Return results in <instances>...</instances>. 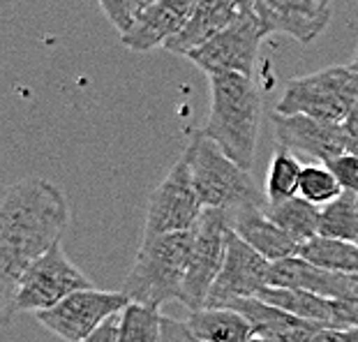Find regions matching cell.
I'll use <instances>...</instances> for the list:
<instances>
[{
	"instance_id": "obj_1",
	"label": "cell",
	"mask_w": 358,
	"mask_h": 342,
	"mask_svg": "<svg viewBox=\"0 0 358 342\" xmlns=\"http://www.w3.org/2000/svg\"><path fill=\"white\" fill-rule=\"evenodd\" d=\"M72 225L65 192L47 178L30 176L7 187L0 204V308L10 310L19 278L63 241Z\"/></svg>"
},
{
	"instance_id": "obj_2",
	"label": "cell",
	"mask_w": 358,
	"mask_h": 342,
	"mask_svg": "<svg viewBox=\"0 0 358 342\" xmlns=\"http://www.w3.org/2000/svg\"><path fill=\"white\" fill-rule=\"evenodd\" d=\"M210 79V113L203 134L215 141L245 171H252L262 100L250 77L243 74H213Z\"/></svg>"
},
{
	"instance_id": "obj_3",
	"label": "cell",
	"mask_w": 358,
	"mask_h": 342,
	"mask_svg": "<svg viewBox=\"0 0 358 342\" xmlns=\"http://www.w3.org/2000/svg\"><path fill=\"white\" fill-rule=\"evenodd\" d=\"M192 238L194 229L141 241L134 266L120 290L129 303L162 310L164 303L180 301L189 252H192Z\"/></svg>"
},
{
	"instance_id": "obj_4",
	"label": "cell",
	"mask_w": 358,
	"mask_h": 342,
	"mask_svg": "<svg viewBox=\"0 0 358 342\" xmlns=\"http://www.w3.org/2000/svg\"><path fill=\"white\" fill-rule=\"evenodd\" d=\"M182 159L189 166L192 183L203 208L236 213L250 206H264L250 171L227 157L224 150L201 130L189 132Z\"/></svg>"
},
{
	"instance_id": "obj_5",
	"label": "cell",
	"mask_w": 358,
	"mask_h": 342,
	"mask_svg": "<svg viewBox=\"0 0 358 342\" xmlns=\"http://www.w3.org/2000/svg\"><path fill=\"white\" fill-rule=\"evenodd\" d=\"M358 104V77L349 65L296 77L287 83L275 113L282 116H308L324 123L342 125Z\"/></svg>"
},
{
	"instance_id": "obj_6",
	"label": "cell",
	"mask_w": 358,
	"mask_h": 342,
	"mask_svg": "<svg viewBox=\"0 0 358 342\" xmlns=\"http://www.w3.org/2000/svg\"><path fill=\"white\" fill-rule=\"evenodd\" d=\"M93 283L79 271V266L65 255L63 245H53L47 255L33 262L19 278L12 303L3 322H10L14 315L33 313L40 315L44 310L56 308L74 292L90 290Z\"/></svg>"
},
{
	"instance_id": "obj_7",
	"label": "cell",
	"mask_w": 358,
	"mask_h": 342,
	"mask_svg": "<svg viewBox=\"0 0 358 342\" xmlns=\"http://www.w3.org/2000/svg\"><path fill=\"white\" fill-rule=\"evenodd\" d=\"M229 231H231V213L217 208H206L201 220L194 227L187 278L180 294V303L189 313H196V310L206 308L208 294L224 266Z\"/></svg>"
},
{
	"instance_id": "obj_8",
	"label": "cell",
	"mask_w": 358,
	"mask_h": 342,
	"mask_svg": "<svg viewBox=\"0 0 358 342\" xmlns=\"http://www.w3.org/2000/svg\"><path fill=\"white\" fill-rule=\"evenodd\" d=\"M203 204L196 194L192 173L185 159H178L171 166L146 204V222H143V238L166 236V234H182L194 229L203 215Z\"/></svg>"
},
{
	"instance_id": "obj_9",
	"label": "cell",
	"mask_w": 358,
	"mask_h": 342,
	"mask_svg": "<svg viewBox=\"0 0 358 342\" xmlns=\"http://www.w3.org/2000/svg\"><path fill=\"white\" fill-rule=\"evenodd\" d=\"M129 306L123 292L81 290L67 296L56 308L35 315L37 324L65 342H83L97 333L109 319L118 317Z\"/></svg>"
},
{
	"instance_id": "obj_10",
	"label": "cell",
	"mask_w": 358,
	"mask_h": 342,
	"mask_svg": "<svg viewBox=\"0 0 358 342\" xmlns=\"http://www.w3.org/2000/svg\"><path fill=\"white\" fill-rule=\"evenodd\" d=\"M262 42V26H259L255 10H250L236 24L215 35L210 42H206L203 47L187 53L185 58L192 60L208 77L213 74H243V77L252 79Z\"/></svg>"
},
{
	"instance_id": "obj_11",
	"label": "cell",
	"mask_w": 358,
	"mask_h": 342,
	"mask_svg": "<svg viewBox=\"0 0 358 342\" xmlns=\"http://www.w3.org/2000/svg\"><path fill=\"white\" fill-rule=\"evenodd\" d=\"M266 287H271V262L231 229L224 266L208 294L206 308H231L238 301L259 299Z\"/></svg>"
},
{
	"instance_id": "obj_12",
	"label": "cell",
	"mask_w": 358,
	"mask_h": 342,
	"mask_svg": "<svg viewBox=\"0 0 358 342\" xmlns=\"http://www.w3.org/2000/svg\"><path fill=\"white\" fill-rule=\"evenodd\" d=\"M252 10L264 37L289 35L310 44L329 26L333 5L324 0H252Z\"/></svg>"
},
{
	"instance_id": "obj_13",
	"label": "cell",
	"mask_w": 358,
	"mask_h": 342,
	"mask_svg": "<svg viewBox=\"0 0 358 342\" xmlns=\"http://www.w3.org/2000/svg\"><path fill=\"white\" fill-rule=\"evenodd\" d=\"M273 127H275V146L315 157L322 164H331L335 157L347 153L342 125L324 123V120L308 116L275 113Z\"/></svg>"
},
{
	"instance_id": "obj_14",
	"label": "cell",
	"mask_w": 358,
	"mask_h": 342,
	"mask_svg": "<svg viewBox=\"0 0 358 342\" xmlns=\"http://www.w3.org/2000/svg\"><path fill=\"white\" fill-rule=\"evenodd\" d=\"M199 3L201 0H155L136 14L134 24L120 35V42L132 51L166 47V42L185 28Z\"/></svg>"
},
{
	"instance_id": "obj_15",
	"label": "cell",
	"mask_w": 358,
	"mask_h": 342,
	"mask_svg": "<svg viewBox=\"0 0 358 342\" xmlns=\"http://www.w3.org/2000/svg\"><path fill=\"white\" fill-rule=\"evenodd\" d=\"M271 287L303 290L335 301H358V278L319 269L299 255L271 264Z\"/></svg>"
},
{
	"instance_id": "obj_16",
	"label": "cell",
	"mask_w": 358,
	"mask_h": 342,
	"mask_svg": "<svg viewBox=\"0 0 358 342\" xmlns=\"http://www.w3.org/2000/svg\"><path fill=\"white\" fill-rule=\"evenodd\" d=\"M252 10V0H201L185 28L166 42V51L187 56Z\"/></svg>"
},
{
	"instance_id": "obj_17",
	"label": "cell",
	"mask_w": 358,
	"mask_h": 342,
	"mask_svg": "<svg viewBox=\"0 0 358 342\" xmlns=\"http://www.w3.org/2000/svg\"><path fill=\"white\" fill-rule=\"evenodd\" d=\"M231 308L248 317V322L255 329V338H264L271 342H312L324 331V326L306 322V319L259 299L238 301Z\"/></svg>"
},
{
	"instance_id": "obj_18",
	"label": "cell",
	"mask_w": 358,
	"mask_h": 342,
	"mask_svg": "<svg viewBox=\"0 0 358 342\" xmlns=\"http://www.w3.org/2000/svg\"><path fill=\"white\" fill-rule=\"evenodd\" d=\"M264 206H250L231 213V229L271 264L296 257L301 245L266 215Z\"/></svg>"
},
{
	"instance_id": "obj_19",
	"label": "cell",
	"mask_w": 358,
	"mask_h": 342,
	"mask_svg": "<svg viewBox=\"0 0 358 342\" xmlns=\"http://www.w3.org/2000/svg\"><path fill=\"white\" fill-rule=\"evenodd\" d=\"M187 331L196 342H250L255 338L252 324L234 308H203L189 313Z\"/></svg>"
},
{
	"instance_id": "obj_20",
	"label": "cell",
	"mask_w": 358,
	"mask_h": 342,
	"mask_svg": "<svg viewBox=\"0 0 358 342\" xmlns=\"http://www.w3.org/2000/svg\"><path fill=\"white\" fill-rule=\"evenodd\" d=\"M264 211L299 245H306L308 241L319 236V215H322V208L312 206L303 197H294V199L275 204V206L266 204Z\"/></svg>"
},
{
	"instance_id": "obj_21",
	"label": "cell",
	"mask_w": 358,
	"mask_h": 342,
	"mask_svg": "<svg viewBox=\"0 0 358 342\" xmlns=\"http://www.w3.org/2000/svg\"><path fill=\"white\" fill-rule=\"evenodd\" d=\"M299 257L319 266V269L358 278V245L352 241H335L317 236L301 245Z\"/></svg>"
},
{
	"instance_id": "obj_22",
	"label": "cell",
	"mask_w": 358,
	"mask_h": 342,
	"mask_svg": "<svg viewBox=\"0 0 358 342\" xmlns=\"http://www.w3.org/2000/svg\"><path fill=\"white\" fill-rule=\"evenodd\" d=\"M303 176V164L299 162L292 150L275 146V153L271 157L268 171H266V183H264V197L268 206L289 201L294 197H299Z\"/></svg>"
},
{
	"instance_id": "obj_23",
	"label": "cell",
	"mask_w": 358,
	"mask_h": 342,
	"mask_svg": "<svg viewBox=\"0 0 358 342\" xmlns=\"http://www.w3.org/2000/svg\"><path fill=\"white\" fill-rule=\"evenodd\" d=\"M164 315L155 308L129 303L118 317L116 342H162Z\"/></svg>"
},
{
	"instance_id": "obj_24",
	"label": "cell",
	"mask_w": 358,
	"mask_h": 342,
	"mask_svg": "<svg viewBox=\"0 0 358 342\" xmlns=\"http://www.w3.org/2000/svg\"><path fill=\"white\" fill-rule=\"evenodd\" d=\"M358 234V194L342 192L333 204L322 208L319 236L335 241H356Z\"/></svg>"
},
{
	"instance_id": "obj_25",
	"label": "cell",
	"mask_w": 358,
	"mask_h": 342,
	"mask_svg": "<svg viewBox=\"0 0 358 342\" xmlns=\"http://www.w3.org/2000/svg\"><path fill=\"white\" fill-rule=\"evenodd\" d=\"M342 192H345V190L340 187L338 178L333 176V171L326 164L303 166L299 197L310 201L312 206H317V208L329 206V204H333L338 197H342Z\"/></svg>"
},
{
	"instance_id": "obj_26",
	"label": "cell",
	"mask_w": 358,
	"mask_h": 342,
	"mask_svg": "<svg viewBox=\"0 0 358 342\" xmlns=\"http://www.w3.org/2000/svg\"><path fill=\"white\" fill-rule=\"evenodd\" d=\"M104 12V17L111 21V26H116L120 35L127 33L129 26L134 24L136 17V3L134 0H97Z\"/></svg>"
},
{
	"instance_id": "obj_27",
	"label": "cell",
	"mask_w": 358,
	"mask_h": 342,
	"mask_svg": "<svg viewBox=\"0 0 358 342\" xmlns=\"http://www.w3.org/2000/svg\"><path fill=\"white\" fill-rule=\"evenodd\" d=\"M326 166L333 171V176L338 178V183L345 192L358 194V155L345 153V155L335 157L333 162Z\"/></svg>"
},
{
	"instance_id": "obj_28",
	"label": "cell",
	"mask_w": 358,
	"mask_h": 342,
	"mask_svg": "<svg viewBox=\"0 0 358 342\" xmlns=\"http://www.w3.org/2000/svg\"><path fill=\"white\" fill-rule=\"evenodd\" d=\"M162 342H196L192 338V333L187 331L185 322H178V319L164 317V336Z\"/></svg>"
},
{
	"instance_id": "obj_29",
	"label": "cell",
	"mask_w": 358,
	"mask_h": 342,
	"mask_svg": "<svg viewBox=\"0 0 358 342\" xmlns=\"http://www.w3.org/2000/svg\"><path fill=\"white\" fill-rule=\"evenodd\" d=\"M342 132H345L347 153L358 155V104L354 106V111L347 116L345 123H342Z\"/></svg>"
},
{
	"instance_id": "obj_30",
	"label": "cell",
	"mask_w": 358,
	"mask_h": 342,
	"mask_svg": "<svg viewBox=\"0 0 358 342\" xmlns=\"http://www.w3.org/2000/svg\"><path fill=\"white\" fill-rule=\"evenodd\" d=\"M312 342H358V329H347V331L324 329Z\"/></svg>"
},
{
	"instance_id": "obj_31",
	"label": "cell",
	"mask_w": 358,
	"mask_h": 342,
	"mask_svg": "<svg viewBox=\"0 0 358 342\" xmlns=\"http://www.w3.org/2000/svg\"><path fill=\"white\" fill-rule=\"evenodd\" d=\"M118 317L109 319V322H106L100 331L93 333V336H90L88 340H83V342H116V336H118Z\"/></svg>"
},
{
	"instance_id": "obj_32",
	"label": "cell",
	"mask_w": 358,
	"mask_h": 342,
	"mask_svg": "<svg viewBox=\"0 0 358 342\" xmlns=\"http://www.w3.org/2000/svg\"><path fill=\"white\" fill-rule=\"evenodd\" d=\"M134 3H136V14H139L143 7H148L150 3H155V0H134Z\"/></svg>"
},
{
	"instance_id": "obj_33",
	"label": "cell",
	"mask_w": 358,
	"mask_h": 342,
	"mask_svg": "<svg viewBox=\"0 0 358 342\" xmlns=\"http://www.w3.org/2000/svg\"><path fill=\"white\" fill-rule=\"evenodd\" d=\"M349 67H352V70H354V74H356V77H358V53H356V56H354V60H352V63H349Z\"/></svg>"
},
{
	"instance_id": "obj_34",
	"label": "cell",
	"mask_w": 358,
	"mask_h": 342,
	"mask_svg": "<svg viewBox=\"0 0 358 342\" xmlns=\"http://www.w3.org/2000/svg\"><path fill=\"white\" fill-rule=\"evenodd\" d=\"M250 342H271V340H264V338H252Z\"/></svg>"
},
{
	"instance_id": "obj_35",
	"label": "cell",
	"mask_w": 358,
	"mask_h": 342,
	"mask_svg": "<svg viewBox=\"0 0 358 342\" xmlns=\"http://www.w3.org/2000/svg\"><path fill=\"white\" fill-rule=\"evenodd\" d=\"M324 3H329V5H333V0H324Z\"/></svg>"
},
{
	"instance_id": "obj_36",
	"label": "cell",
	"mask_w": 358,
	"mask_h": 342,
	"mask_svg": "<svg viewBox=\"0 0 358 342\" xmlns=\"http://www.w3.org/2000/svg\"><path fill=\"white\" fill-rule=\"evenodd\" d=\"M354 243H356V245H358V234H356V241H354Z\"/></svg>"
}]
</instances>
